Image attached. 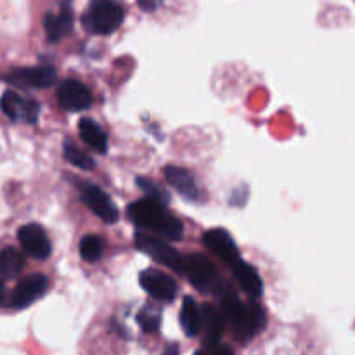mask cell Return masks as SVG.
Listing matches in <instances>:
<instances>
[{"mask_svg":"<svg viewBox=\"0 0 355 355\" xmlns=\"http://www.w3.org/2000/svg\"><path fill=\"white\" fill-rule=\"evenodd\" d=\"M128 217L139 227H144L148 231H155L158 234L170 239L182 238V222L173 217L159 201L144 198V200L134 201L128 207Z\"/></svg>","mask_w":355,"mask_h":355,"instance_id":"obj_1","label":"cell"},{"mask_svg":"<svg viewBox=\"0 0 355 355\" xmlns=\"http://www.w3.org/2000/svg\"><path fill=\"white\" fill-rule=\"evenodd\" d=\"M222 311L231 322L232 331L239 342H248L259 335L266 326V312L259 304L243 305L232 291H225L222 298Z\"/></svg>","mask_w":355,"mask_h":355,"instance_id":"obj_2","label":"cell"},{"mask_svg":"<svg viewBox=\"0 0 355 355\" xmlns=\"http://www.w3.org/2000/svg\"><path fill=\"white\" fill-rule=\"evenodd\" d=\"M123 21V9L114 0H92L83 16V24L90 33L110 35Z\"/></svg>","mask_w":355,"mask_h":355,"instance_id":"obj_3","label":"cell"},{"mask_svg":"<svg viewBox=\"0 0 355 355\" xmlns=\"http://www.w3.org/2000/svg\"><path fill=\"white\" fill-rule=\"evenodd\" d=\"M180 272L187 277L193 286H196L198 290H211L218 284L217 270L211 266L210 260L203 255H187L182 259V267H180Z\"/></svg>","mask_w":355,"mask_h":355,"instance_id":"obj_4","label":"cell"},{"mask_svg":"<svg viewBox=\"0 0 355 355\" xmlns=\"http://www.w3.org/2000/svg\"><path fill=\"white\" fill-rule=\"evenodd\" d=\"M135 246H137L139 252L146 253V255H149L153 260H156V262L163 263V266L180 272L182 257H180L172 246H168L165 241H162V239L155 238V236L151 234H146V232H137V234H135Z\"/></svg>","mask_w":355,"mask_h":355,"instance_id":"obj_5","label":"cell"},{"mask_svg":"<svg viewBox=\"0 0 355 355\" xmlns=\"http://www.w3.org/2000/svg\"><path fill=\"white\" fill-rule=\"evenodd\" d=\"M141 286L153 300L172 302L177 297V283L173 277L166 276L158 269H146L141 272Z\"/></svg>","mask_w":355,"mask_h":355,"instance_id":"obj_6","label":"cell"},{"mask_svg":"<svg viewBox=\"0 0 355 355\" xmlns=\"http://www.w3.org/2000/svg\"><path fill=\"white\" fill-rule=\"evenodd\" d=\"M0 107L3 113L14 121H26V123H35L38 120L40 106L37 101L26 99L12 90H6L0 97Z\"/></svg>","mask_w":355,"mask_h":355,"instance_id":"obj_7","label":"cell"},{"mask_svg":"<svg viewBox=\"0 0 355 355\" xmlns=\"http://www.w3.org/2000/svg\"><path fill=\"white\" fill-rule=\"evenodd\" d=\"M203 243L210 252H214L218 259L229 263L232 269L243 262L238 245L225 229H210V231H207L203 236Z\"/></svg>","mask_w":355,"mask_h":355,"instance_id":"obj_8","label":"cell"},{"mask_svg":"<svg viewBox=\"0 0 355 355\" xmlns=\"http://www.w3.org/2000/svg\"><path fill=\"white\" fill-rule=\"evenodd\" d=\"M80 193H82V200L101 220H104L106 224H114L120 217L116 207H114L113 201L107 198V194L104 193L101 187L92 186V184H83L80 186Z\"/></svg>","mask_w":355,"mask_h":355,"instance_id":"obj_9","label":"cell"},{"mask_svg":"<svg viewBox=\"0 0 355 355\" xmlns=\"http://www.w3.org/2000/svg\"><path fill=\"white\" fill-rule=\"evenodd\" d=\"M7 82L30 89H45L55 80V69L51 66H35V68H16L6 76Z\"/></svg>","mask_w":355,"mask_h":355,"instance_id":"obj_10","label":"cell"},{"mask_svg":"<svg viewBox=\"0 0 355 355\" xmlns=\"http://www.w3.org/2000/svg\"><path fill=\"white\" fill-rule=\"evenodd\" d=\"M17 239H19L21 246L24 252L30 257L37 260H44L51 255L52 246L49 241L47 234L44 229L37 224H26L17 231Z\"/></svg>","mask_w":355,"mask_h":355,"instance_id":"obj_11","label":"cell"},{"mask_svg":"<svg viewBox=\"0 0 355 355\" xmlns=\"http://www.w3.org/2000/svg\"><path fill=\"white\" fill-rule=\"evenodd\" d=\"M47 286L49 279L44 274H33V276L24 277L23 281H19L16 290H14L12 297H10V305L16 309L28 307L35 300L44 297L45 291H47Z\"/></svg>","mask_w":355,"mask_h":355,"instance_id":"obj_12","label":"cell"},{"mask_svg":"<svg viewBox=\"0 0 355 355\" xmlns=\"http://www.w3.org/2000/svg\"><path fill=\"white\" fill-rule=\"evenodd\" d=\"M61 107L68 111H82L92 104V94L78 80H64L58 89Z\"/></svg>","mask_w":355,"mask_h":355,"instance_id":"obj_13","label":"cell"},{"mask_svg":"<svg viewBox=\"0 0 355 355\" xmlns=\"http://www.w3.org/2000/svg\"><path fill=\"white\" fill-rule=\"evenodd\" d=\"M165 179L186 200H198V196H200V189H198L196 182H194V177L187 170L172 165L166 166Z\"/></svg>","mask_w":355,"mask_h":355,"instance_id":"obj_14","label":"cell"},{"mask_svg":"<svg viewBox=\"0 0 355 355\" xmlns=\"http://www.w3.org/2000/svg\"><path fill=\"white\" fill-rule=\"evenodd\" d=\"M45 33L51 42H59L71 31L73 28V12L69 6H62L58 14H47L44 19Z\"/></svg>","mask_w":355,"mask_h":355,"instance_id":"obj_15","label":"cell"},{"mask_svg":"<svg viewBox=\"0 0 355 355\" xmlns=\"http://www.w3.org/2000/svg\"><path fill=\"white\" fill-rule=\"evenodd\" d=\"M234 277L238 281V284L241 286V290L245 293H248L252 298L262 297L263 293V283L260 279L259 272H257L255 267H252L250 263L241 262L239 266H236L234 269Z\"/></svg>","mask_w":355,"mask_h":355,"instance_id":"obj_16","label":"cell"},{"mask_svg":"<svg viewBox=\"0 0 355 355\" xmlns=\"http://www.w3.org/2000/svg\"><path fill=\"white\" fill-rule=\"evenodd\" d=\"M78 132L82 141L87 146L94 149L97 153H106L107 151V135L106 132L101 128V125L97 121H94L92 118H82L78 123Z\"/></svg>","mask_w":355,"mask_h":355,"instance_id":"obj_17","label":"cell"},{"mask_svg":"<svg viewBox=\"0 0 355 355\" xmlns=\"http://www.w3.org/2000/svg\"><path fill=\"white\" fill-rule=\"evenodd\" d=\"M201 321H203V312L198 307L196 300L191 297H186L180 309V326L187 336L198 335L201 329Z\"/></svg>","mask_w":355,"mask_h":355,"instance_id":"obj_18","label":"cell"},{"mask_svg":"<svg viewBox=\"0 0 355 355\" xmlns=\"http://www.w3.org/2000/svg\"><path fill=\"white\" fill-rule=\"evenodd\" d=\"M23 267L24 257L16 248L7 246L0 252V276L6 277V279H12V277L19 276Z\"/></svg>","mask_w":355,"mask_h":355,"instance_id":"obj_19","label":"cell"},{"mask_svg":"<svg viewBox=\"0 0 355 355\" xmlns=\"http://www.w3.org/2000/svg\"><path fill=\"white\" fill-rule=\"evenodd\" d=\"M201 326L205 328V336H207L208 345H217L222 335V319L220 314L214 307L203 309V321H201Z\"/></svg>","mask_w":355,"mask_h":355,"instance_id":"obj_20","label":"cell"},{"mask_svg":"<svg viewBox=\"0 0 355 355\" xmlns=\"http://www.w3.org/2000/svg\"><path fill=\"white\" fill-rule=\"evenodd\" d=\"M104 248H106V245H104L103 238L89 234L80 241V257L87 262H96L103 257Z\"/></svg>","mask_w":355,"mask_h":355,"instance_id":"obj_21","label":"cell"},{"mask_svg":"<svg viewBox=\"0 0 355 355\" xmlns=\"http://www.w3.org/2000/svg\"><path fill=\"white\" fill-rule=\"evenodd\" d=\"M64 158L68 159L73 166H76V168H82V170L94 168V159L90 158L87 153L80 151V149L69 141L64 142Z\"/></svg>","mask_w":355,"mask_h":355,"instance_id":"obj_22","label":"cell"},{"mask_svg":"<svg viewBox=\"0 0 355 355\" xmlns=\"http://www.w3.org/2000/svg\"><path fill=\"white\" fill-rule=\"evenodd\" d=\"M137 322L144 333H156L162 324V314L156 309L146 307L137 314Z\"/></svg>","mask_w":355,"mask_h":355,"instance_id":"obj_23","label":"cell"},{"mask_svg":"<svg viewBox=\"0 0 355 355\" xmlns=\"http://www.w3.org/2000/svg\"><path fill=\"white\" fill-rule=\"evenodd\" d=\"M137 184H139V187H141V189L144 191L146 194H148V198H151V200L159 201V203H162V205L163 203H168V201H170L168 194H166L163 189H159V187L156 186V184H153L151 180L139 179Z\"/></svg>","mask_w":355,"mask_h":355,"instance_id":"obj_24","label":"cell"},{"mask_svg":"<svg viewBox=\"0 0 355 355\" xmlns=\"http://www.w3.org/2000/svg\"><path fill=\"white\" fill-rule=\"evenodd\" d=\"M211 355H234V352L231 350V347L217 343V345L211 347Z\"/></svg>","mask_w":355,"mask_h":355,"instance_id":"obj_25","label":"cell"},{"mask_svg":"<svg viewBox=\"0 0 355 355\" xmlns=\"http://www.w3.org/2000/svg\"><path fill=\"white\" fill-rule=\"evenodd\" d=\"M159 2H162V0H139V3H141V7L144 10L156 9V7L159 6Z\"/></svg>","mask_w":355,"mask_h":355,"instance_id":"obj_26","label":"cell"},{"mask_svg":"<svg viewBox=\"0 0 355 355\" xmlns=\"http://www.w3.org/2000/svg\"><path fill=\"white\" fill-rule=\"evenodd\" d=\"M162 355H179V347H177L175 343H172V345L166 347L165 352H163Z\"/></svg>","mask_w":355,"mask_h":355,"instance_id":"obj_27","label":"cell"},{"mask_svg":"<svg viewBox=\"0 0 355 355\" xmlns=\"http://www.w3.org/2000/svg\"><path fill=\"white\" fill-rule=\"evenodd\" d=\"M0 305H6V290L2 283H0Z\"/></svg>","mask_w":355,"mask_h":355,"instance_id":"obj_28","label":"cell"},{"mask_svg":"<svg viewBox=\"0 0 355 355\" xmlns=\"http://www.w3.org/2000/svg\"><path fill=\"white\" fill-rule=\"evenodd\" d=\"M194 355H205V354H203V352H196Z\"/></svg>","mask_w":355,"mask_h":355,"instance_id":"obj_29","label":"cell"}]
</instances>
